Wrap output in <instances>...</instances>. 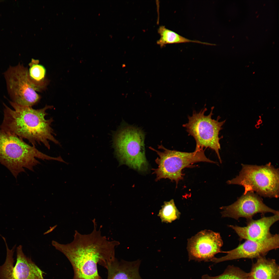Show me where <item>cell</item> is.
I'll return each mask as SVG.
<instances>
[{
	"instance_id": "1",
	"label": "cell",
	"mask_w": 279,
	"mask_h": 279,
	"mask_svg": "<svg viewBox=\"0 0 279 279\" xmlns=\"http://www.w3.org/2000/svg\"><path fill=\"white\" fill-rule=\"evenodd\" d=\"M94 229L87 234L75 230L71 242L62 244L53 240L52 244L63 253L71 264L74 270L73 279H102L97 270L99 264L106 269L116 259L115 248L119 244L110 241L102 235L100 228L97 229L95 219L92 220Z\"/></svg>"
},
{
	"instance_id": "2",
	"label": "cell",
	"mask_w": 279,
	"mask_h": 279,
	"mask_svg": "<svg viewBox=\"0 0 279 279\" xmlns=\"http://www.w3.org/2000/svg\"><path fill=\"white\" fill-rule=\"evenodd\" d=\"M9 102L14 110L3 103L4 118L0 129L27 140L35 146L42 144L50 149V141L60 144L52 127L53 118H45L48 114L47 111L52 109V106L46 105L42 108L35 109L11 101Z\"/></svg>"
},
{
	"instance_id": "3",
	"label": "cell",
	"mask_w": 279,
	"mask_h": 279,
	"mask_svg": "<svg viewBox=\"0 0 279 279\" xmlns=\"http://www.w3.org/2000/svg\"><path fill=\"white\" fill-rule=\"evenodd\" d=\"M36 158L43 160H58L40 151L18 136L0 128V163L5 166L16 178L24 168L34 171L40 164Z\"/></svg>"
},
{
	"instance_id": "4",
	"label": "cell",
	"mask_w": 279,
	"mask_h": 279,
	"mask_svg": "<svg viewBox=\"0 0 279 279\" xmlns=\"http://www.w3.org/2000/svg\"><path fill=\"white\" fill-rule=\"evenodd\" d=\"M239 175L227 182L228 184L243 186L245 194L255 192L260 196L277 198L279 194V173L270 163L264 165L241 164Z\"/></svg>"
},
{
	"instance_id": "5",
	"label": "cell",
	"mask_w": 279,
	"mask_h": 279,
	"mask_svg": "<svg viewBox=\"0 0 279 279\" xmlns=\"http://www.w3.org/2000/svg\"><path fill=\"white\" fill-rule=\"evenodd\" d=\"M149 148L156 152L158 156L155 160L158 167L152 169V173L156 175V181L162 179H168L175 181L177 186L179 182L183 179L182 171L185 168L199 162L216 163L206 156L205 149L188 152L168 150L162 145L158 146L162 151L151 147Z\"/></svg>"
},
{
	"instance_id": "6",
	"label": "cell",
	"mask_w": 279,
	"mask_h": 279,
	"mask_svg": "<svg viewBox=\"0 0 279 279\" xmlns=\"http://www.w3.org/2000/svg\"><path fill=\"white\" fill-rule=\"evenodd\" d=\"M144 136L140 129L133 126L124 127L118 131L114 137V143L120 164L126 165L139 172L148 170Z\"/></svg>"
},
{
	"instance_id": "7",
	"label": "cell",
	"mask_w": 279,
	"mask_h": 279,
	"mask_svg": "<svg viewBox=\"0 0 279 279\" xmlns=\"http://www.w3.org/2000/svg\"><path fill=\"white\" fill-rule=\"evenodd\" d=\"M213 107L211 109L210 114L205 115L206 108L202 110L199 112L194 111L191 116H188V123L184 124L189 135L194 138L196 143L195 150L209 148L214 151L220 162L222 163L219 151L220 149L219 137V132L222 129V126L226 120L219 121L220 117L216 120L212 118Z\"/></svg>"
},
{
	"instance_id": "8",
	"label": "cell",
	"mask_w": 279,
	"mask_h": 279,
	"mask_svg": "<svg viewBox=\"0 0 279 279\" xmlns=\"http://www.w3.org/2000/svg\"><path fill=\"white\" fill-rule=\"evenodd\" d=\"M8 94L12 102L32 107L39 101L41 97L31 84L28 69L20 63L10 66L4 73Z\"/></svg>"
},
{
	"instance_id": "9",
	"label": "cell",
	"mask_w": 279,
	"mask_h": 279,
	"mask_svg": "<svg viewBox=\"0 0 279 279\" xmlns=\"http://www.w3.org/2000/svg\"><path fill=\"white\" fill-rule=\"evenodd\" d=\"M6 249L5 261L0 266V279H44V272L24 253L22 246L17 247L16 262L14 266L13 255L16 247L11 249L5 241Z\"/></svg>"
},
{
	"instance_id": "10",
	"label": "cell",
	"mask_w": 279,
	"mask_h": 279,
	"mask_svg": "<svg viewBox=\"0 0 279 279\" xmlns=\"http://www.w3.org/2000/svg\"><path fill=\"white\" fill-rule=\"evenodd\" d=\"M222 217L231 218L238 220L244 218L248 220L252 219L257 213L264 214L271 213L274 215L279 214L278 211L267 206L262 198L257 194L252 191L243 194L232 204L220 208Z\"/></svg>"
},
{
	"instance_id": "11",
	"label": "cell",
	"mask_w": 279,
	"mask_h": 279,
	"mask_svg": "<svg viewBox=\"0 0 279 279\" xmlns=\"http://www.w3.org/2000/svg\"><path fill=\"white\" fill-rule=\"evenodd\" d=\"M223 241L219 233L210 230L202 231L188 239L189 258L197 260H212L222 252Z\"/></svg>"
},
{
	"instance_id": "12",
	"label": "cell",
	"mask_w": 279,
	"mask_h": 279,
	"mask_svg": "<svg viewBox=\"0 0 279 279\" xmlns=\"http://www.w3.org/2000/svg\"><path fill=\"white\" fill-rule=\"evenodd\" d=\"M279 246L278 234H275L267 238L260 241L246 240L232 250L225 252V256L215 258L212 261L219 262L241 258L257 259L264 257L270 251Z\"/></svg>"
},
{
	"instance_id": "13",
	"label": "cell",
	"mask_w": 279,
	"mask_h": 279,
	"mask_svg": "<svg viewBox=\"0 0 279 279\" xmlns=\"http://www.w3.org/2000/svg\"><path fill=\"white\" fill-rule=\"evenodd\" d=\"M279 214L264 217L257 220L252 219L247 220L246 226L229 225L239 237V239L255 241L262 240L271 236L270 230L271 226L279 220Z\"/></svg>"
},
{
	"instance_id": "14",
	"label": "cell",
	"mask_w": 279,
	"mask_h": 279,
	"mask_svg": "<svg viewBox=\"0 0 279 279\" xmlns=\"http://www.w3.org/2000/svg\"><path fill=\"white\" fill-rule=\"evenodd\" d=\"M140 261H118L116 259L108 267L107 279H142L139 269Z\"/></svg>"
},
{
	"instance_id": "15",
	"label": "cell",
	"mask_w": 279,
	"mask_h": 279,
	"mask_svg": "<svg viewBox=\"0 0 279 279\" xmlns=\"http://www.w3.org/2000/svg\"><path fill=\"white\" fill-rule=\"evenodd\" d=\"M249 279H279V268L275 260L263 257L252 265Z\"/></svg>"
},
{
	"instance_id": "16",
	"label": "cell",
	"mask_w": 279,
	"mask_h": 279,
	"mask_svg": "<svg viewBox=\"0 0 279 279\" xmlns=\"http://www.w3.org/2000/svg\"><path fill=\"white\" fill-rule=\"evenodd\" d=\"M28 76L29 81L35 91L41 92L45 90L49 83L46 77V69L39 64V60L32 59L29 64Z\"/></svg>"
},
{
	"instance_id": "17",
	"label": "cell",
	"mask_w": 279,
	"mask_h": 279,
	"mask_svg": "<svg viewBox=\"0 0 279 279\" xmlns=\"http://www.w3.org/2000/svg\"><path fill=\"white\" fill-rule=\"evenodd\" d=\"M158 32L160 36V38L157 41V43L161 48L168 44L189 42L197 43L208 45H214L213 44L188 39L166 28L163 26H160L159 27L158 30Z\"/></svg>"
},
{
	"instance_id": "18",
	"label": "cell",
	"mask_w": 279,
	"mask_h": 279,
	"mask_svg": "<svg viewBox=\"0 0 279 279\" xmlns=\"http://www.w3.org/2000/svg\"><path fill=\"white\" fill-rule=\"evenodd\" d=\"M180 213L176 208L173 199L165 201L158 215L163 222L171 223L179 218Z\"/></svg>"
},
{
	"instance_id": "19",
	"label": "cell",
	"mask_w": 279,
	"mask_h": 279,
	"mask_svg": "<svg viewBox=\"0 0 279 279\" xmlns=\"http://www.w3.org/2000/svg\"><path fill=\"white\" fill-rule=\"evenodd\" d=\"M249 273H247L239 268L233 265L228 266L224 272L215 277L207 275L203 276V279H249Z\"/></svg>"
}]
</instances>
